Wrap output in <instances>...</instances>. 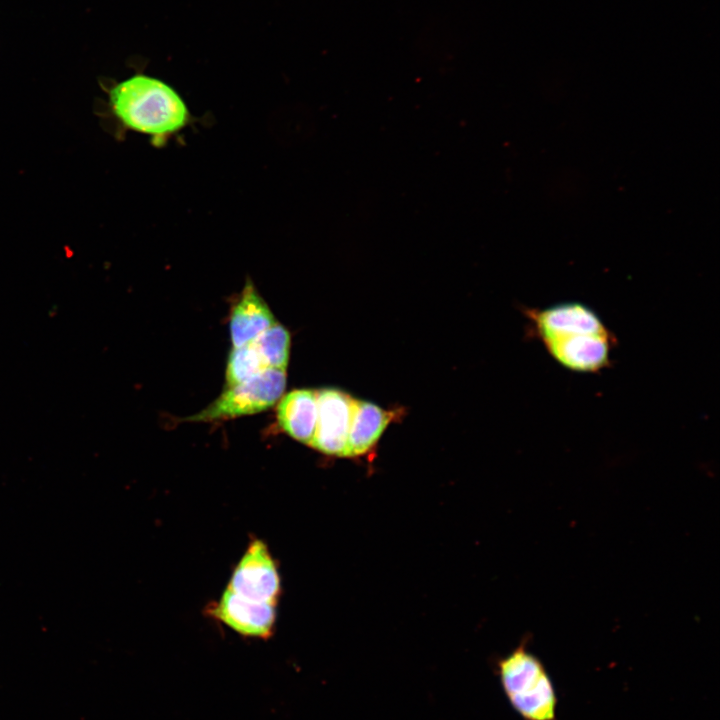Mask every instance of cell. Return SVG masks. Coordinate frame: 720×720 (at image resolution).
<instances>
[{"instance_id": "cell-11", "label": "cell", "mask_w": 720, "mask_h": 720, "mask_svg": "<svg viewBox=\"0 0 720 720\" xmlns=\"http://www.w3.org/2000/svg\"><path fill=\"white\" fill-rule=\"evenodd\" d=\"M251 344L263 359L267 368L286 370L290 352V333L276 322L263 331Z\"/></svg>"}, {"instance_id": "cell-8", "label": "cell", "mask_w": 720, "mask_h": 720, "mask_svg": "<svg viewBox=\"0 0 720 720\" xmlns=\"http://www.w3.org/2000/svg\"><path fill=\"white\" fill-rule=\"evenodd\" d=\"M276 322L267 303L251 280H247L230 315L229 330L233 347L251 343Z\"/></svg>"}, {"instance_id": "cell-12", "label": "cell", "mask_w": 720, "mask_h": 720, "mask_svg": "<svg viewBox=\"0 0 720 720\" xmlns=\"http://www.w3.org/2000/svg\"><path fill=\"white\" fill-rule=\"evenodd\" d=\"M266 369L263 359L251 343L233 347L226 366V388L240 384Z\"/></svg>"}, {"instance_id": "cell-10", "label": "cell", "mask_w": 720, "mask_h": 720, "mask_svg": "<svg viewBox=\"0 0 720 720\" xmlns=\"http://www.w3.org/2000/svg\"><path fill=\"white\" fill-rule=\"evenodd\" d=\"M392 417V412L354 399L346 456L366 453L377 442Z\"/></svg>"}, {"instance_id": "cell-4", "label": "cell", "mask_w": 720, "mask_h": 720, "mask_svg": "<svg viewBox=\"0 0 720 720\" xmlns=\"http://www.w3.org/2000/svg\"><path fill=\"white\" fill-rule=\"evenodd\" d=\"M285 387L286 370L267 368L240 384L226 388L211 404L187 420L210 422L265 411L280 400Z\"/></svg>"}, {"instance_id": "cell-9", "label": "cell", "mask_w": 720, "mask_h": 720, "mask_svg": "<svg viewBox=\"0 0 720 720\" xmlns=\"http://www.w3.org/2000/svg\"><path fill=\"white\" fill-rule=\"evenodd\" d=\"M280 428L293 439L310 444L317 422L316 392L292 390L280 398L276 410Z\"/></svg>"}, {"instance_id": "cell-7", "label": "cell", "mask_w": 720, "mask_h": 720, "mask_svg": "<svg viewBox=\"0 0 720 720\" xmlns=\"http://www.w3.org/2000/svg\"><path fill=\"white\" fill-rule=\"evenodd\" d=\"M208 611L243 636L269 638L273 633L276 604L250 600L226 589Z\"/></svg>"}, {"instance_id": "cell-6", "label": "cell", "mask_w": 720, "mask_h": 720, "mask_svg": "<svg viewBox=\"0 0 720 720\" xmlns=\"http://www.w3.org/2000/svg\"><path fill=\"white\" fill-rule=\"evenodd\" d=\"M317 422L311 443L313 448L336 456H346L354 399L336 389L316 392Z\"/></svg>"}, {"instance_id": "cell-2", "label": "cell", "mask_w": 720, "mask_h": 720, "mask_svg": "<svg viewBox=\"0 0 720 720\" xmlns=\"http://www.w3.org/2000/svg\"><path fill=\"white\" fill-rule=\"evenodd\" d=\"M109 101L126 128L150 136L157 146L191 120L182 97L165 82L148 75L137 74L118 83L111 88Z\"/></svg>"}, {"instance_id": "cell-5", "label": "cell", "mask_w": 720, "mask_h": 720, "mask_svg": "<svg viewBox=\"0 0 720 720\" xmlns=\"http://www.w3.org/2000/svg\"><path fill=\"white\" fill-rule=\"evenodd\" d=\"M227 589L250 600L276 604L281 581L267 545L255 539L234 568Z\"/></svg>"}, {"instance_id": "cell-1", "label": "cell", "mask_w": 720, "mask_h": 720, "mask_svg": "<svg viewBox=\"0 0 720 720\" xmlns=\"http://www.w3.org/2000/svg\"><path fill=\"white\" fill-rule=\"evenodd\" d=\"M536 337L562 367L580 373L607 368L616 343L599 315L580 302L527 311Z\"/></svg>"}, {"instance_id": "cell-3", "label": "cell", "mask_w": 720, "mask_h": 720, "mask_svg": "<svg viewBox=\"0 0 720 720\" xmlns=\"http://www.w3.org/2000/svg\"><path fill=\"white\" fill-rule=\"evenodd\" d=\"M497 674L507 700L522 720H557L553 680L525 643L497 663Z\"/></svg>"}]
</instances>
